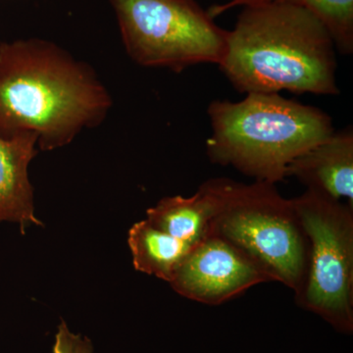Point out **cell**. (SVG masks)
Segmentation results:
<instances>
[{"label":"cell","mask_w":353,"mask_h":353,"mask_svg":"<svg viewBox=\"0 0 353 353\" xmlns=\"http://www.w3.org/2000/svg\"><path fill=\"white\" fill-rule=\"evenodd\" d=\"M231 179H211L194 196L164 197L146 211V220L164 233L196 245L212 234Z\"/></svg>","instance_id":"obj_9"},{"label":"cell","mask_w":353,"mask_h":353,"mask_svg":"<svg viewBox=\"0 0 353 353\" xmlns=\"http://www.w3.org/2000/svg\"><path fill=\"white\" fill-rule=\"evenodd\" d=\"M128 54L145 67L182 72L196 64L219 65L229 31L196 0H110Z\"/></svg>","instance_id":"obj_5"},{"label":"cell","mask_w":353,"mask_h":353,"mask_svg":"<svg viewBox=\"0 0 353 353\" xmlns=\"http://www.w3.org/2000/svg\"><path fill=\"white\" fill-rule=\"evenodd\" d=\"M34 134L0 137V221L18 223L22 234L29 225L43 226L34 215V190L28 167L38 154Z\"/></svg>","instance_id":"obj_10"},{"label":"cell","mask_w":353,"mask_h":353,"mask_svg":"<svg viewBox=\"0 0 353 353\" xmlns=\"http://www.w3.org/2000/svg\"><path fill=\"white\" fill-rule=\"evenodd\" d=\"M268 1V0H232L229 3L225 6H215L209 9L208 12L210 14L211 17L215 18L216 16L220 15L226 11L227 9L232 8V7L238 6H248V4L260 3V2Z\"/></svg>","instance_id":"obj_14"},{"label":"cell","mask_w":353,"mask_h":353,"mask_svg":"<svg viewBox=\"0 0 353 353\" xmlns=\"http://www.w3.org/2000/svg\"><path fill=\"white\" fill-rule=\"evenodd\" d=\"M112 105L88 64L43 39L0 43V137L34 134L39 148L71 143L101 124Z\"/></svg>","instance_id":"obj_1"},{"label":"cell","mask_w":353,"mask_h":353,"mask_svg":"<svg viewBox=\"0 0 353 353\" xmlns=\"http://www.w3.org/2000/svg\"><path fill=\"white\" fill-rule=\"evenodd\" d=\"M128 243L136 270L155 276L169 284L194 246L164 233L146 219L132 225Z\"/></svg>","instance_id":"obj_11"},{"label":"cell","mask_w":353,"mask_h":353,"mask_svg":"<svg viewBox=\"0 0 353 353\" xmlns=\"http://www.w3.org/2000/svg\"><path fill=\"white\" fill-rule=\"evenodd\" d=\"M53 353H92V343L80 334H72L66 323L62 322L55 336Z\"/></svg>","instance_id":"obj_13"},{"label":"cell","mask_w":353,"mask_h":353,"mask_svg":"<svg viewBox=\"0 0 353 353\" xmlns=\"http://www.w3.org/2000/svg\"><path fill=\"white\" fill-rule=\"evenodd\" d=\"M208 113L209 159L259 182L284 180L288 166L334 132L328 114L280 94H248L239 102L214 101Z\"/></svg>","instance_id":"obj_3"},{"label":"cell","mask_w":353,"mask_h":353,"mask_svg":"<svg viewBox=\"0 0 353 353\" xmlns=\"http://www.w3.org/2000/svg\"><path fill=\"white\" fill-rule=\"evenodd\" d=\"M336 48L326 28L301 7L275 0L245 6L221 71L243 94H340Z\"/></svg>","instance_id":"obj_2"},{"label":"cell","mask_w":353,"mask_h":353,"mask_svg":"<svg viewBox=\"0 0 353 353\" xmlns=\"http://www.w3.org/2000/svg\"><path fill=\"white\" fill-rule=\"evenodd\" d=\"M271 282L245 253L217 234H210L190 250L170 285L190 301L219 305L245 290Z\"/></svg>","instance_id":"obj_7"},{"label":"cell","mask_w":353,"mask_h":353,"mask_svg":"<svg viewBox=\"0 0 353 353\" xmlns=\"http://www.w3.org/2000/svg\"><path fill=\"white\" fill-rule=\"evenodd\" d=\"M212 234L229 241L254 262L271 282L296 292L308 270L309 243L292 199L275 185L230 181Z\"/></svg>","instance_id":"obj_4"},{"label":"cell","mask_w":353,"mask_h":353,"mask_svg":"<svg viewBox=\"0 0 353 353\" xmlns=\"http://www.w3.org/2000/svg\"><path fill=\"white\" fill-rule=\"evenodd\" d=\"M309 243L297 303L341 333L353 330V208L317 190L292 199Z\"/></svg>","instance_id":"obj_6"},{"label":"cell","mask_w":353,"mask_h":353,"mask_svg":"<svg viewBox=\"0 0 353 353\" xmlns=\"http://www.w3.org/2000/svg\"><path fill=\"white\" fill-rule=\"evenodd\" d=\"M305 9L319 21L341 54L353 52V0H275Z\"/></svg>","instance_id":"obj_12"},{"label":"cell","mask_w":353,"mask_h":353,"mask_svg":"<svg viewBox=\"0 0 353 353\" xmlns=\"http://www.w3.org/2000/svg\"><path fill=\"white\" fill-rule=\"evenodd\" d=\"M285 176H296L309 190L353 208V131L348 127L301 153L288 166Z\"/></svg>","instance_id":"obj_8"}]
</instances>
